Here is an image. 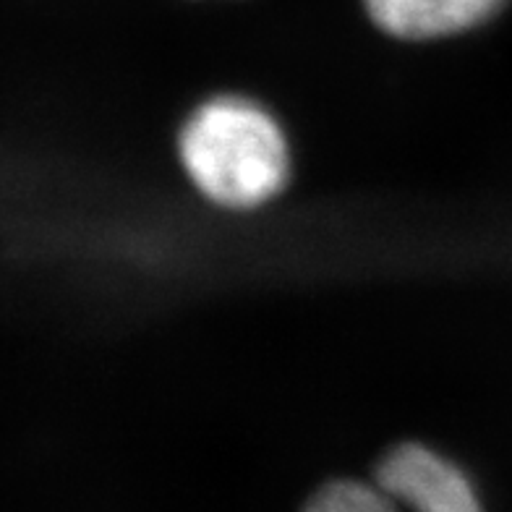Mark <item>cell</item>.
Instances as JSON below:
<instances>
[{
	"label": "cell",
	"instance_id": "3",
	"mask_svg": "<svg viewBox=\"0 0 512 512\" xmlns=\"http://www.w3.org/2000/svg\"><path fill=\"white\" fill-rule=\"evenodd\" d=\"M371 21L400 40H434L479 27L507 0H364Z\"/></svg>",
	"mask_w": 512,
	"mask_h": 512
},
{
	"label": "cell",
	"instance_id": "1",
	"mask_svg": "<svg viewBox=\"0 0 512 512\" xmlns=\"http://www.w3.org/2000/svg\"><path fill=\"white\" fill-rule=\"evenodd\" d=\"M178 155L194 186L220 207L251 209L280 194L290 147L275 115L249 97H212L189 115Z\"/></svg>",
	"mask_w": 512,
	"mask_h": 512
},
{
	"label": "cell",
	"instance_id": "2",
	"mask_svg": "<svg viewBox=\"0 0 512 512\" xmlns=\"http://www.w3.org/2000/svg\"><path fill=\"white\" fill-rule=\"evenodd\" d=\"M304 512H484L458 465L424 445L392 447L374 484L335 481L314 494Z\"/></svg>",
	"mask_w": 512,
	"mask_h": 512
}]
</instances>
